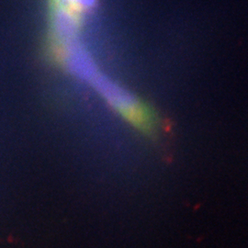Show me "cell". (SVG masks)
I'll list each match as a JSON object with an SVG mask.
<instances>
[{"instance_id":"obj_1","label":"cell","mask_w":248,"mask_h":248,"mask_svg":"<svg viewBox=\"0 0 248 248\" xmlns=\"http://www.w3.org/2000/svg\"><path fill=\"white\" fill-rule=\"evenodd\" d=\"M65 44V64L69 70L80 78L93 82L99 74L88 52L76 40Z\"/></svg>"},{"instance_id":"obj_2","label":"cell","mask_w":248,"mask_h":248,"mask_svg":"<svg viewBox=\"0 0 248 248\" xmlns=\"http://www.w3.org/2000/svg\"><path fill=\"white\" fill-rule=\"evenodd\" d=\"M54 28L56 35L65 43L74 40L78 30V20L67 6H61L54 15Z\"/></svg>"},{"instance_id":"obj_3","label":"cell","mask_w":248,"mask_h":248,"mask_svg":"<svg viewBox=\"0 0 248 248\" xmlns=\"http://www.w3.org/2000/svg\"><path fill=\"white\" fill-rule=\"evenodd\" d=\"M96 0H67V5H71L81 10H88L96 5Z\"/></svg>"},{"instance_id":"obj_4","label":"cell","mask_w":248,"mask_h":248,"mask_svg":"<svg viewBox=\"0 0 248 248\" xmlns=\"http://www.w3.org/2000/svg\"><path fill=\"white\" fill-rule=\"evenodd\" d=\"M60 4H61V6H66L67 5V0H57Z\"/></svg>"}]
</instances>
